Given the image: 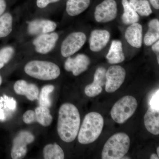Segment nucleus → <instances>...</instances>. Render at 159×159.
Segmentation results:
<instances>
[{
	"instance_id": "obj_1",
	"label": "nucleus",
	"mask_w": 159,
	"mask_h": 159,
	"mask_svg": "<svg viewBox=\"0 0 159 159\" xmlns=\"http://www.w3.org/2000/svg\"><path fill=\"white\" fill-rule=\"evenodd\" d=\"M80 124L79 111L74 104L66 103L61 106L58 112L57 133L66 142H73L77 136Z\"/></svg>"
},
{
	"instance_id": "obj_2",
	"label": "nucleus",
	"mask_w": 159,
	"mask_h": 159,
	"mask_svg": "<svg viewBox=\"0 0 159 159\" xmlns=\"http://www.w3.org/2000/svg\"><path fill=\"white\" fill-rule=\"evenodd\" d=\"M103 125L104 119L101 114L96 112L87 114L78 132V142L83 145L95 142L101 134Z\"/></svg>"
},
{
	"instance_id": "obj_3",
	"label": "nucleus",
	"mask_w": 159,
	"mask_h": 159,
	"mask_svg": "<svg viewBox=\"0 0 159 159\" xmlns=\"http://www.w3.org/2000/svg\"><path fill=\"white\" fill-rule=\"evenodd\" d=\"M130 139L124 133H118L111 136L106 142L102 149V159H122L128 152Z\"/></svg>"
},
{
	"instance_id": "obj_4",
	"label": "nucleus",
	"mask_w": 159,
	"mask_h": 159,
	"mask_svg": "<svg viewBox=\"0 0 159 159\" xmlns=\"http://www.w3.org/2000/svg\"><path fill=\"white\" fill-rule=\"evenodd\" d=\"M24 70L30 77L42 80L56 79L61 74L60 69L57 64L46 61H31L26 64Z\"/></svg>"
},
{
	"instance_id": "obj_5",
	"label": "nucleus",
	"mask_w": 159,
	"mask_h": 159,
	"mask_svg": "<svg viewBox=\"0 0 159 159\" xmlns=\"http://www.w3.org/2000/svg\"><path fill=\"white\" fill-rule=\"evenodd\" d=\"M138 102L134 97L126 96L115 103L111 111L112 119L116 123L122 124L127 121L134 113Z\"/></svg>"
},
{
	"instance_id": "obj_6",
	"label": "nucleus",
	"mask_w": 159,
	"mask_h": 159,
	"mask_svg": "<svg viewBox=\"0 0 159 159\" xmlns=\"http://www.w3.org/2000/svg\"><path fill=\"white\" fill-rule=\"evenodd\" d=\"M86 40V35L84 32H72L63 41L61 46V54L64 57H70L81 49Z\"/></svg>"
},
{
	"instance_id": "obj_7",
	"label": "nucleus",
	"mask_w": 159,
	"mask_h": 159,
	"mask_svg": "<svg viewBox=\"0 0 159 159\" xmlns=\"http://www.w3.org/2000/svg\"><path fill=\"white\" fill-rule=\"evenodd\" d=\"M118 12L116 0H102L95 8L94 17L97 22L108 23L116 19Z\"/></svg>"
},
{
	"instance_id": "obj_8",
	"label": "nucleus",
	"mask_w": 159,
	"mask_h": 159,
	"mask_svg": "<svg viewBox=\"0 0 159 159\" xmlns=\"http://www.w3.org/2000/svg\"><path fill=\"white\" fill-rule=\"evenodd\" d=\"M33 134L28 131H22L13 139L11 156L13 159H22L28 151L27 145L34 142Z\"/></svg>"
},
{
	"instance_id": "obj_9",
	"label": "nucleus",
	"mask_w": 159,
	"mask_h": 159,
	"mask_svg": "<svg viewBox=\"0 0 159 159\" xmlns=\"http://www.w3.org/2000/svg\"><path fill=\"white\" fill-rule=\"evenodd\" d=\"M126 72L121 66L113 65L109 67L106 72L105 90L107 93L116 92L125 81Z\"/></svg>"
},
{
	"instance_id": "obj_10",
	"label": "nucleus",
	"mask_w": 159,
	"mask_h": 159,
	"mask_svg": "<svg viewBox=\"0 0 159 159\" xmlns=\"http://www.w3.org/2000/svg\"><path fill=\"white\" fill-rule=\"evenodd\" d=\"M58 39L59 34L54 31L37 35L33 40L32 44L37 53L46 54H48L54 49Z\"/></svg>"
},
{
	"instance_id": "obj_11",
	"label": "nucleus",
	"mask_w": 159,
	"mask_h": 159,
	"mask_svg": "<svg viewBox=\"0 0 159 159\" xmlns=\"http://www.w3.org/2000/svg\"><path fill=\"white\" fill-rule=\"evenodd\" d=\"M90 62L87 55L79 54L74 57H68L65 62L64 68L66 71L72 72L74 76H79L87 70Z\"/></svg>"
},
{
	"instance_id": "obj_12",
	"label": "nucleus",
	"mask_w": 159,
	"mask_h": 159,
	"mask_svg": "<svg viewBox=\"0 0 159 159\" xmlns=\"http://www.w3.org/2000/svg\"><path fill=\"white\" fill-rule=\"evenodd\" d=\"M57 28V24L54 21L45 19H36L28 22L27 31L30 35L37 36L54 32Z\"/></svg>"
},
{
	"instance_id": "obj_13",
	"label": "nucleus",
	"mask_w": 159,
	"mask_h": 159,
	"mask_svg": "<svg viewBox=\"0 0 159 159\" xmlns=\"http://www.w3.org/2000/svg\"><path fill=\"white\" fill-rule=\"evenodd\" d=\"M106 70L99 67L96 70L94 75L93 81L86 86L84 92L89 97H97L102 93V87L105 85L106 81Z\"/></svg>"
},
{
	"instance_id": "obj_14",
	"label": "nucleus",
	"mask_w": 159,
	"mask_h": 159,
	"mask_svg": "<svg viewBox=\"0 0 159 159\" xmlns=\"http://www.w3.org/2000/svg\"><path fill=\"white\" fill-rule=\"evenodd\" d=\"M110 38V33L107 30L96 29L92 31L89 40L91 51L94 52L102 51L108 43Z\"/></svg>"
},
{
	"instance_id": "obj_15",
	"label": "nucleus",
	"mask_w": 159,
	"mask_h": 159,
	"mask_svg": "<svg viewBox=\"0 0 159 159\" xmlns=\"http://www.w3.org/2000/svg\"><path fill=\"white\" fill-rule=\"evenodd\" d=\"M143 29L141 24L134 23L129 25L125 30V37L127 42L136 48L142 47L143 42Z\"/></svg>"
},
{
	"instance_id": "obj_16",
	"label": "nucleus",
	"mask_w": 159,
	"mask_h": 159,
	"mask_svg": "<svg viewBox=\"0 0 159 159\" xmlns=\"http://www.w3.org/2000/svg\"><path fill=\"white\" fill-rule=\"evenodd\" d=\"M15 92L18 95H23L30 101H34L39 95V90L37 86L29 83L23 80H18L14 84Z\"/></svg>"
},
{
	"instance_id": "obj_17",
	"label": "nucleus",
	"mask_w": 159,
	"mask_h": 159,
	"mask_svg": "<svg viewBox=\"0 0 159 159\" xmlns=\"http://www.w3.org/2000/svg\"><path fill=\"white\" fill-rule=\"evenodd\" d=\"M144 125L147 130L155 135L159 134V110L149 107L144 118Z\"/></svg>"
},
{
	"instance_id": "obj_18",
	"label": "nucleus",
	"mask_w": 159,
	"mask_h": 159,
	"mask_svg": "<svg viewBox=\"0 0 159 159\" xmlns=\"http://www.w3.org/2000/svg\"><path fill=\"white\" fill-rule=\"evenodd\" d=\"M106 58L111 64H117L123 62L125 59L123 53L122 44L121 41L114 40L111 43L110 48Z\"/></svg>"
},
{
	"instance_id": "obj_19",
	"label": "nucleus",
	"mask_w": 159,
	"mask_h": 159,
	"mask_svg": "<svg viewBox=\"0 0 159 159\" xmlns=\"http://www.w3.org/2000/svg\"><path fill=\"white\" fill-rule=\"evenodd\" d=\"M16 108V102L12 97L4 95L0 97V120L5 121L11 116Z\"/></svg>"
},
{
	"instance_id": "obj_20",
	"label": "nucleus",
	"mask_w": 159,
	"mask_h": 159,
	"mask_svg": "<svg viewBox=\"0 0 159 159\" xmlns=\"http://www.w3.org/2000/svg\"><path fill=\"white\" fill-rule=\"evenodd\" d=\"M90 4L91 0H67L66 11L70 16H77L85 11Z\"/></svg>"
},
{
	"instance_id": "obj_21",
	"label": "nucleus",
	"mask_w": 159,
	"mask_h": 159,
	"mask_svg": "<svg viewBox=\"0 0 159 159\" xmlns=\"http://www.w3.org/2000/svg\"><path fill=\"white\" fill-rule=\"evenodd\" d=\"M148 29L144 38L145 45L150 46L159 39V20L157 19L151 20L148 24Z\"/></svg>"
},
{
	"instance_id": "obj_22",
	"label": "nucleus",
	"mask_w": 159,
	"mask_h": 159,
	"mask_svg": "<svg viewBox=\"0 0 159 159\" xmlns=\"http://www.w3.org/2000/svg\"><path fill=\"white\" fill-rule=\"evenodd\" d=\"M121 2L123 8L122 16V23L125 25H130L138 22L140 19L139 15L131 6L128 0H122Z\"/></svg>"
},
{
	"instance_id": "obj_23",
	"label": "nucleus",
	"mask_w": 159,
	"mask_h": 159,
	"mask_svg": "<svg viewBox=\"0 0 159 159\" xmlns=\"http://www.w3.org/2000/svg\"><path fill=\"white\" fill-rule=\"evenodd\" d=\"M13 18L9 12L4 13L0 16V38L7 37L13 29Z\"/></svg>"
},
{
	"instance_id": "obj_24",
	"label": "nucleus",
	"mask_w": 159,
	"mask_h": 159,
	"mask_svg": "<svg viewBox=\"0 0 159 159\" xmlns=\"http://www.w3.org/2000/svg\"><path fill=\"white\" fill-rule=\"evenodd\" d=\"M131 6L139 15L148 16L152 13L151 6L148 0H128Z\"/></svg>"
},
{
	"instance_id": "obj_25",
	"label": "nucleus",
	"mask_w": 159,
	"mask_h": 159,
	"mask_svg": "<svg viewBox=\"0 0 159 159\" xmlns=\"http://www.w3.org/2000/svg\"><path fill=\"white\" fill-rule=\"evenodd\" d=\"M36 121L42 126L47 127L51 125L53 117L50 114L49 108L39 106L35 109Z\"/></svg>"
},
{
	"instance_id": "obj_26",
	"label": "nucleus",
	"mask_w": 159,
	"mask_h": 159,
	"mask_svg": "<svg viewBox=\"0 0 159 159\" xmlns=\"http://www.w3.org/2000/svg\"><path fill=\"white\" fill-rule=\"evenodd\" d=\"M45 159H63L65 154L61 147L56 143L48 144L45 146L43 150Z\"/></svg>"
},
{
	"instance_id": "obj_27",
	"label": "nucleus",
	"mask_w": 159,
	"mask_h": 159,
	"mask_svg": "<svg viewBox=\"0 0 159 159\" xmlns=\"http://www.w3.org/2000/svg\"><path fill=\"white\" fill-rule=\"evenodd\" d=\"M54 85L49 84L43 87L40 93L39 102V106L49 108L51 105L50 94L54 90Z\"/></svg>"
},
{
	"instance_id": "obj_28",
	"label": "nucleus",
	"mask_w": 159,
	"mask_h": 159,
	"mask_svg": "<svg viewBox=\"0 0 159 159\" xmlns=\"http://www.w3.org/2000/svg\"><path fill=\"white\" fill-rule=\"evenodd\" d=\"M15 53V50L11 46H7L0 50V69L11 60Z\"/></svg>"
},
{
	"instance_id": "obj_29",
	"label": "nucleus",
	"mask_w": 159,
	"mask_h": 159,
	"mask_svg": "<svg viewBox=\"0 0 159 159\" xmlns=\"http://www.w3.org/2000/svg\"><path fill=\"white\" fill-rule=\"evenodd\" d=\"M23 121L26 124H31L36 121L35 112L32 110L26 111L23 116Z\"/></svg>"
},
{
	"instance_id": "obj_30",
	"label": "nucleus",
	"mask_w": 159,
	"mask_h": 159,
	"mask_svg": "<svg viewBox=\"0 0 159 159\" xmlns=\"http://www.w3.org/2000/svg\"><path fill=\"white\" fill-rule=\"evenodd\" d=\"M159 89L153 94L152 97L150 99V106L152 108L155 109L159 110Z\"/></svg>"
},
{
	"instance_id": "obj_31",
	"label": "nucleus",
	"mask_w": 159,
	"mask_h": 159,
	"mask_svg": "<svg viewBox=\"0 0 159 159\" xmlns=\"http://www.w3.org/2000/svg\"><path fill=\"white\" fill-rule=\"evenodd\" d=\"M60 0H36V5L40 9H44L49 4L57 2Z\"/></svg>"
},
{
	"instance_id": "obj_32",
	"label": "nucleus",
	"mask_w": 159,
	"mask_h": 159,
	"mask_svg": "<svg viewBox=\"0 0 159 159\" xmlns=\"http://www.w3.org/2000/svg\"><path fill=\"white\" fill-rule=\"evenodd\" d=\"M7 4L5 0H0V16L6 11Z\"/></svg>"
},
{
	"instance_id": "obj_33",
	"label": "nucleus",
	"mask_w": 159,
	"mask_h": 159,
	"mask_svg": "<svg viewBox=\"0 0 159 159\" xmlns=\"http://www.w3.org/2000/svg\"><path fill=\"white\" fill-rule=\"evenodd\" d=\"M151 6L156 10L159 9V0H148Z\"/></svg>"
},
{
	"instance_id": "obj_34",
	"label": "nucleus",
	"mask_w": 159,
	"mask_h": 159,
	"mask_svg": "<svg viewBox=\"0 0 159 159\" xmlns=\"http://www.w3.org/2000/svg\"><path fill=\"white\" fill-rule=\"evenodd\" d=\"M152 51L157 54H159V41H157L153 44L152 45Z\"/></svg>"
},
{
	"instance_id": "obj_35",
	"label": "nucleus",
	"mask_w": 159,
	"mask_h": 159,
	"mask_svg": "<svg viewBox=\"0 0 159 159\" xmlns=\"http://www.w3.org/2000/svg\"><path fill=\"white\" fill-rule=\"evenodd\" d=\"M150 158L151 159H159V156L156 154H152L150 156Z\"/></svg>"
},
{
	"instance_id": "obj_36",
	"label": "nucleus",
	"mask_w": 159,
	"mask_h": 159,
	"mask_svg": "<svg viewBox=\"0 0 159 159\" xmlns=\"http://www.w3.org/2000/svg\"><path fill=\"white\" fill-rule=\"evenodd\" d=\"M2 77L0 75V86L2 84Z\"/></svg>"
},
{
	"instance_id": "obj_37",
	"label": "nucleus",
	"mask_w": 159,
	"mask_h": 159,
	"mask_svg": "<svg viewBox=\"0 0 159 159\" xmlns=\"http://www.w3.org/2000/svg\"><path fill=\"white\" fill-rule=\"evenodd\" d=\"M157 155L159 156V147H158V148H157Z\"/></svg>"
}]
</instances>
